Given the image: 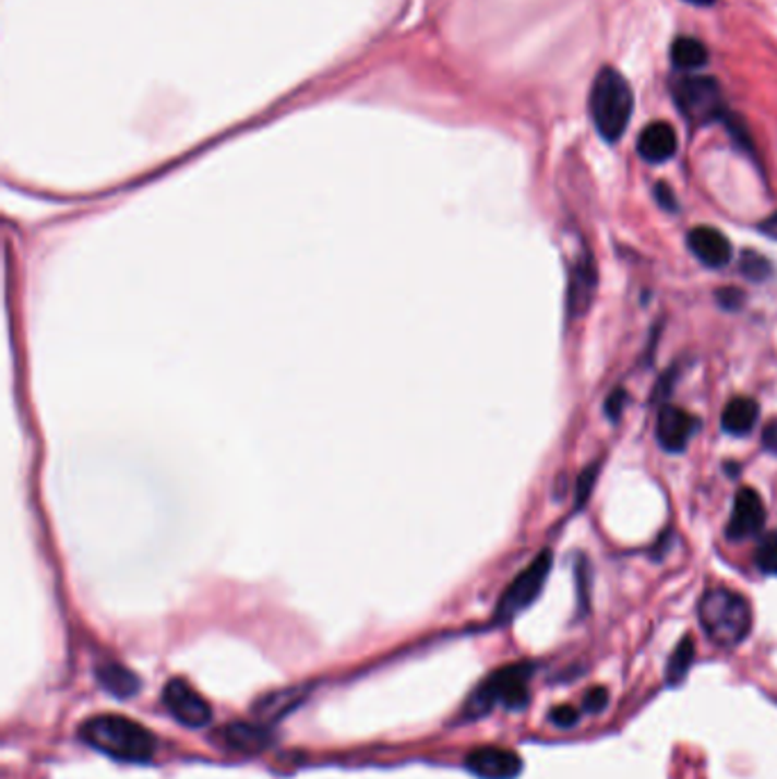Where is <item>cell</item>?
<instances>
[{
	"label": "cell",
	"mask_w": 777,
	"mask_h": 779,
	"mask_svg": "<svg viewBox=\"0 0 777 779\" xmlns=\"http://www.w3.org/2000/svg\"><path fill=\"white\" fill-rule=\"evenodd\" d=\"M766 525V506L760 492L753 488H741L734 498L732 515L725 534L730 540H745L757 536Z\"/></svg>",
	"instance_id": "cell-10"
},
{
	"label": "cell",
	"mask_w": 777,
	"mask_h": 779,
	"mask_svg": "<svg viewBox=\"0 0 777 779\" xmlns=\"http://www.w3.org/2000/svg\"><path fill=\"white\" fill-rule=\"evenodd\" d=\"M98 682L106 686L108 693L117 697H133L140 691V680L135 674L119 666V663H108L98 668Z\"/></svg>",
	"instance_id": "cell-16"
},
{
	"label": "cell",
	"mask_w": 777,
	"mask_h": 779,
	"mask_svg": "<svg viewBox=\"0 0 777 779\" xmlns=\"http://www.w3.org/2000/svg\"><path fill=\"white\" fill-rule=\"evenodd\" d=\"M598 472H600V465L595 463V465H588L586 470L579 475L577 483H575V500H577V506H584L588 495L593 492L595 488V479H598Z\"/></svg>",
	"instance_id": "cell-21"
},
{
	"label": "cell",
	"mask_w": 777,
	"mask_h": 779,
	"mask_svg": "<svg viewBox=\"0 0 777 779\" xmlns=\"http://www.w3.org/2000/svg\"><path fill=\"white\" fill-rule=\"evenodd\" d=\"M595 288H598V272H595V257L588 251H582L577 255L573 272H570V283H567V313L573 320H582L595 297Z\"/></svg>",
	"instance_id": "cell-11"
},
{
	"label": "cell",
	"mask_w": 777,
	"mask_h": 779,
	"mask_svg": "<svg viewBox=\"0 0 777 779\" xmlns=\"http://www.w3.org/2000/svg\"><path fill=\"white\" fill-rule=\"evenodd\" d=\"M609 703V695L605 688H595L584 697V711H602Z\"/></svg>",
	"instance_id": "cell-26"
},
{
	"label": "cell",
	"mask_w": 777,
	"mask_h": 779,
	"mask_svg": "<svg viewBox=\"0 0 777 779\" xmlns=\"http://www.w3.org/2000/svg\"><path fill=\"white\" fill-rule=\"evenodd\" d=\"M81 739L100 755L123 764H146L155 755V736L133 718L100 714L83 722Z\"/></svg>",
	"instance_id": "cell-1"
},
{
	"label": "cell",
	"mask_w": 777,
	"mask_h": 779,
	"mask_svg": "<svg viewBox=\"0 0 777 779\" xmlns=\"http://www.w3.org/2000/svg\"><path fill=\"white\" fill-rule=\"evenodd\" d=\"M697 618L707 638L720 647H737L753 632V607L730 588H712L697 604Z\"/></svg>",
	"instance_id": "cell-2"
},
{
	"label": "cell",
	"mask_w": 777,
	"mask_h": 779,
	"mask_svg": "<svg viewBox=\"0 0 777 779\" xmlns=\"http://www.w3.org/2000/svg\"><path fill=\"white\" fill-rule=\"evenodd\" d=\"M762 443H764V447H766L768 452L777 454V422H770V424L764 429Z\"/></svg>",
	"instance_id": "cell-27"
},
{
	"label": "cell",
	"mask_w": 777,
	"mask_h": 779,
	"mask_svg": "<svg viewBox=\"0 0 777 779\" xmlns=\"http://www.w3.org/2000/svg\"><path fill=\"white\" fill-rule=\"evenodd\" d=\"M655 196H657V201H659V205L664 207V211H668V213H678V196H676V192H672L666 183H657V188H655Z\"/></svg>",
	"instance_id": "cell-24"
},
{
	"label": "cell",
	"mask_w": 777,
	"mask_h": 779,
	"mask_svg": "<svg viewBox=\"0 0 777 779\" xmlns=\"http://www.w3.org/2000/svg\"><path fill=\"white\" fill-rule=\"evenodd\" d=\"M693 659H695V643L691 636H684L678 647L672 649V655H670V661H668V668H666V682L668 686H678L686 680V674L693 666Z\"/></svg>",
	"instance_id": "cell-17"
},
{
	"label": "cell",
	"mask_w": 777,
	"mask_h": 779,
	"mask_svg": "<svg viewBox=\"0 0 777 779\" xmlns=\"http://www.w3.org/2000/svg\"><path fill=\"white\" fill-rule=\"evenodd\" d=\"M760 420V406L750 397H737L722 410L720 427L730 435H748L757 427Z\"/></svg>",
	"instance_id": "cell-14"
},
{
	"label": "cell",
	"mask_w": 777,
	"mask_h": 779,
	"mask_svg": "<svg viewBox=\"0 0 777 779\" xmlns=\"http://www.w3.org/2000/svg\"><path fill=\"white\" fill-rule=\"evenodd\" d=\"M625 404H627V393H625V389L623 387H618V389H613V393L607 397V402H605V412H607V418L609 420H620V415H623V408H625Z\"/></svg>",
	"instance_id": "cell-22"
},
{
	"label": "cell",
	"mask_w": 777,
	"mask_h": 779,
	"mask_svg": "<svg viewBox=\"0 0 777 779\" xmlns=\"http://www.w3.org/2000/svg\"><path fill=\"white\" fill-rule=\"evenodd\" d=\"M465 768L479 779H515L523 772V759L509 747L483 745L465 757Z\"/></svg>",
	"instance_id": "cell-8"
},
{
	"label": "cell",
	"mask_w": 777,
	"mask_h": 779,
	"mask_svg": "<svg viewBox=\"0 0 777 779\" xmlns=\"http://www.w3.org/2000/svg\"><path fill=\"white\" fill-rule=\"evenodd\" d=\"M716 297L725 310H737L743 303V292L737 288H722L716 292Z\"/></svg>",
	"instance_id": "cell-25"
},
{
	"label": "cell",
	"mask_w": 777,
	"mask_h": 779,
	"mask_svg": "<svg viewBox=\"0 0 777 779\" xmlns=\"http://www.w3.org/2000/svg\"><path fill=\"white\" fill-rule=\"evenodd\" d=\"M768 238H775L777 240V215H773L770 219H766L762 226H760Z\"/></svg>",
	"instance_id": "cell-28"
},
{
	"label": "cell",
	"mask_w": 777,
	"mask_h": 779,
	"mask_svg": "<svg viewBox=\"0 0 777 779\" xmlns=\"http://www.w3.org/2000/svg\"><path fill=\"white\" fill-rule=\"evenodd\" d=\"M670 60H672V64H676V69H680L684 73H693L697 69L707 67L709 53H707V46L701 39L680 37L670 48Z\"/></svg>",
	"instance_id": "cell-15"
},
{
	"label": "cell",
	"mask_w": 777,
	"mask_h": 779,
	"mask_svg": "<svg viewBox=\"0 0 777 779\" xmlns=\"http://www.w3.org/2000/svg\"><path fill=\"white\" fill-rule=\"evenodd\" d=\"M755 563H757V567L762 570L764 575H768V577L777 575V531L768 534L760 542L757 554H755Z\"/></svg>",
	"instance_id": "cell-20"
},
{
	"label": "cell",
	"mask_w": 777,
	"mask_h": 779,
	"mask_svg": "<svg viewBox=\"0 0 777 779\" xmlns=\"http://www.w3.org/2000/svg\"><path fill=\"white\" fill-rule=\"evenodd\" d=\"M686 3L697 5V8H709V5H714V3H716V0H686Z\"/></svg>",
	"instance_id": "cell-29"
},
{
	"label": "cell",
	"mask_w": 777,
	"mask_h": 779,
	"mask_svg": "<svg viewBox=\"0 0 777 779\" xmlns=\"http://www.w3.org/2000/svg\"><path fill=\"white\" fill-rule=\"evenodd\" d=\"M550 570H552V554L550 552H540L523 570V573L511 582V586L500 597L495 620L498 622H509L517 613H523L525 609H529L538 600V595L542 592V588H546V582L550 577Z\"/></svg>",
	"instance_id": "cell-6"
},
{
	"label": "cell",
	"mask_w": 777,
	"mask_h": 779,
	"mask_svg": "<svg viewBox=\"0 0 777 779\" xmlns=\"http://www.w3.org/2000/svg\"><path fill=\"white\" fill-rule=\"evenodd\" d=\"M226 739L232 747H238V750H258V747H263L265 741H267V734L261 730V727H251V724H228V730H226Z\"/></svg>",
	"instance_id": "cell-18"
},
{
	"label": "cell",
	"mask_w": 777,
	"mask_h": 779,
	"mask_svg": "<svg viewBox=\"0 0 777 779\" xmlns=\"http://www.w3.org/2000/svg\"><path fill=\"white\" fill-rule=\"evenodd\" d=\"M701 429V420L684 408L678 406H661L657 418V440L664 452L682 454L691 438Z\"/></svg>",
	"instance_id": "cell-9"
},
{
	"label": "cell",
	"mask_w": 777,
	"mask_h": 779,
	"mask_svg": "<svg viewBox=\"0 0 777 779\" xmlns=\"http://www.w3.org/2000/svg\"><path fill=\"white\" fill-rule=\"evenodd\" d=\"M686 244L691 249V253L701 260L705 267L712 269H720L732 260L734 249L730 244V240L722 236L720 230L712 228V226H695L689 230L686 236Z\"/></svg>",
	"instance_id": "cell-12"
},
{
	"label": "cell",
	"mask_w": 777,
	"mask_h": 779,
	"mask_svg": "<svg viewBox=\"0 0 777 779\" xmlns=\"http://www.w3.org/2000/svg\"><path fill=\"white\" fill-rule=\"evenodd\" d=\"M678 133L668 121H655L641 130L636 148L638 155L650 165H661L678 153Z\"/></svg>",
	"instance_id": "cell-13"
},
{
	"label": "cell",
	"mask_w": 777,
	"mask_h": 779,
	"mask_svg": "<svg viewBox=\"0 0 777 779\" xmlns=\"http://www.w3.org/2000/svg\"><path fill=\"white\" fill-rule=\"evenodd\" d=\"M163 703L167 711L180 722L199 730L213 720V709L205 699L186 682V680H171L163 691Z\"/></svg>",
	"instance_id": "cell-7"
},
{
	"label": "cell",
	"mask_w": 777,
	"mask_h": 779,
	"mask_svg": "<svg viewBox=\"0 0 777 779\" xmlns=\"http://www.w3.org/2000/svg\"><path fill=\"white\" fill-rule=\"evenodd\" d=\"M531 674H534V666L525 661L495 670L473 695V703L468 707L470 714L481 716L495 707L523 709L529 703Z\"/></svg>",
	"instance_id": "cell-5"
},
{
	"label": "cell",
	"mask_w": 777,
	"mask_h": 779,
	"mask_svg": "<svg viewBox=\"0 0 777 779\" xmlns=\"http://www.w3.org/2000/svg\"><path fill=\"white\" fill-rule=\"evenodd\" d=\"M634 112V92L627 83V77L607 67L595 75L590 87V119L598 135L615 144L625 135Z\"/></svg>",
	"instance_id": "cell-3"
},
{
	"label": "cell",
	"mask_w": 777,
	"mask_h": 779,
	"mask_svg": "<svg viewBox=\"0 0 777 779\" xmlns=\"http://www.w3.org/2000/svg\"><path fill=\"white\" fill-rule=\"evenodd\" d=\"M741 274L748 280H753V283H764L773 274V267H770V263L764 255L753 253V251H745L741 255Z\"/></svg>",
	"instance_id": "cell-19"
},
{
	"label": "cell",
	"mask_w": 777,
	"mask_h": 779,
	"mask_svg": "<svg viewBox=\"0 0 777 779\" xmlns=\"http://www.w3.org/2000/svg\"><path fill=\"white\" fill-rule=\"evenodd\" d=\"M550 720H552L557 727H563V730H565V727L577 724L579 711L573 709V707H557V709L550 714Z\"/></svg>",
	"instance_id": "cell-23"
},
{
	"label": "cell",
	"mask_w": 777,
	"mask_h": 779,
	"mask_svg": "<svg viewBox=\"0 0 777 779\" xmlns=\"http://www.w3.org/2000/svg\"><path fill=\"white\" fill-rule=\"evenodd\" d=\"M672 100L691 125H709L730 117L716 77L684 73L672 81Z\"/></svg>",
	"instance_id": "cell-4"
}]
</instances>
